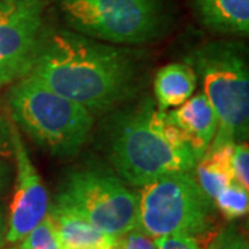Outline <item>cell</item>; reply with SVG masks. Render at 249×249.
I'll return each mask as SVG.
<instances>
[{
  "mask_svg": "<svg viewBox=\"0 0 249 249\" xmlns=\"http://www.w3.org/2000/svg\"><path fill=\"white\" fill-rule=\"evenodd\" d=\"M28 75L94 114L133 96L140 67L126 49L60 29L43 32Z\"/></svg>",
  "mask_w": 249,
  "mask_h": 249,
  "instance_id": "1",
  "label": "cell"
},
{
  "mask_svg": "<svg viewBox=\"0 0 249 249\" xmlns=\"http://www.w3.org/2000/svg\"><path fill=\"white\" fill-rule=\"evenodd\" d=\"M106 152L116 176L129 186L142 187L155 178L193 172L196 155L172 145L165 134V111L151 97L112 115L106 126Z\"/></svg>",
  "mask_w": 249,
  "mask_h": 249,
  "instance_id": "2",
  "label": "cell"
},
{
  "mask_svg": "<svg viewBox=\"0 0 249 249\" xmlns=\"http://www.w3.org/2000/svg\"><path fill=\"white\" fill-rule=\"evenodd\" d=\"M7 106L17 129L54 157L76 155L93 127L90 111L29 75L11 83Z\"/></svg>",
  "mask_w": 249,
  "mask_h": 249,
  "instance_id": "3",
  "label": "cell"
},
{
  "mask_svg": "<svg viewBox=\"0 0 249 249\" xmlns=\"http://www.w3.org/2000/svg\"><path fill=\"white\" fill-rule=\"evenodd\" d=\"M202 82V93L217 116V132L209 148L244 142L249 126V70L241 43L214 40L186 57Z\"/></svg>",
  "mask_w": 249,
  "mask_h": 249,
  "instance_id": "4",
  "label": "cell"
},
{
  "mask_svg": "<svg viewBox=\"0 0 249 249\" xmlns=\"http://www.w3.org/2000/svg\"><path fill=\"white\" fill-rule=\"evenodd\" d=\"M136 229L151 238L187 235L196 238L213 226L216 206L193 172L170 173L140 187Z\"/></svg>",
  "mask_w": 249,
  "mask_h": 249,
  "instance_id": "5",
  "label": "cell"
},
{
  "mask_svg": "<svg viewBox=\"0 0 249 249\" xmlns=\"http://www.w3.org/2000/svg\"><path fill=\"white\" fill-rule=\"evenodd\" d=\"M67 24L109 45H142L165 34V0H57Z\"/></svg>",
  "mask_w": 249,
  "mask_h": 249,
  "instance_id": "6",
  "label": "cell"
},
{
  "mask_svg": "<svg viewBox=\"0 0 249 249\" xmlns=\"http://www.w3.org/2000/svg\"><path fill=\"white\" fill-rule=\"evenodd\" d=\"M55 201L70 206L112 237L137 226L139 194L115 173L103 168L71 170Z\"/></svg>",
  "mask_w": 249,
  "mask_h": 249,
  "instance_id": "7",
  "label": "cell"
},
{
  "mask_svg": "<svg viewBox=\"0 0 249 249\" xmlns=\"http://www.w3.org/2000/svg\"><path fill=\"white\" fill-rule=\"evenodd\" d=\"M43 32V0H0V88L29 73Z\"/></svg>",
  "mask_w": 249,
  "mask_h": 249,
  "instance_id": "8",
  "label": "cell"
},
{
  "mask_svg": "<svg viewBox=\"0 0 249 249\" xmlns=\"http://www.w3.org/2000/svg\"><path fill=\"white\" fill-rule=\"evenodd\" d=\"M13 158L16 160L14 193L7 216V244H18L47 216L49 196L29 158L17 126L13 124Z\"/></svg>",
  "mask_w": 249,
  "mask_h": 249,
  "instance_id": "9",
  "label": "cell"
},
{
  "mask_svg": "<svg viewBox=\"0 0 249 249\" xmlns=\"http://www.w3.org/2000/svg\"><path fill=\"white\" fill-rule=\"evenodd\" d=\"M166 116L184 133L196 160L208 151L217 132V116L204 93L193 94L181 106L165 111Z\"/></svg>",
  "mask_w": 249,
  "mask_h": 249,
  "instance_id": "10",
  "label": "cell"
},
{
  "mask_svg": "<svg viewBox=\"0 0 249 249\" xmlns=\"http://www.w3.org/2000/svg\"><path fill=\"white\" fill-rule=\"evenodd\" d=\"M47 216L53 223L60 249H111L115 237L101 231L70 206L54 201Z\"/></svg>",
  "mask_w": 249,
  "mask_h": 249,
  "instance_id": "11",
  "label": "cell"
},
{
  "mask_svg": "<svg viewBox=\"0 0 249 249\" xmlns=\"http://www.w3.org/2000/svg\"><path fill=\"white\" fill-rule=\"evenodd\" d=\"M198 75L188 62H172L162 67L155 75L154 93L160 111L176 108L194 94Z\"/></svg>",
  "mask_w": 249,
  "mask_h": 249,
  "instance_id": "12",
  "label": "cell"
},
{
  "mask_svg": "<svg viewBox=\"0 0 249 249\" xmlns=\"http://www.w3.org/2000/svg\"><path fill=\"white\" fill-rule=\"evenodd\" d=\"M205 27L226 35L248 36L249 0H196Z\"/></svg>",
  "mask_w": 249,
  "mask_h": 249,
  "instance_id": "13",
  "label": "cell"
},
{
  "mask_svg": "<svg viewBox=\"0 0 249 249\" xmlns=\"http://www.w3.org/2000/svg\"><path fill=\"white\" fill-rule=\"evenodd\" d=\"M234 144H224L208 148V151L196 162L194 168V176L198 184L206 196L213 199V202L214 198L232 183L231 157Z\"/></svg>",
  "mask_w": 249,
  "mask_h": 249,
  "instance_id": "14",
  "label": "cell"
},
{
  "mask_svg": "<svg viewBox=\"0 0 249 249\" xmlns=\"http://www.w3.org/2000/svg\"><path fill=\"white\" fill-rule=\"evenodd\" d=\"M214 206L227 220L244 217L249 209L248 190L232 181L214 198Z\"/></svg>",
  "mask_w": 249,
  "mask_h": 249,
  "instance_id": "15",
  "label": "cell"
},
{
  "mask_svg": "<svg viewBox=\"0 0 249 249\" xmlns=\"http://www.w3.org/2000/svg\"><path fill=\"white\" fill-rule=\"evenodd\" d=\"M18 249H60L53 223L49 216L17 244Z\"/></svg>",
  "mask_w": 249,
  "mask_h": 249,
  "instance_id": "16",
  "label": "cell"
},
{
  "mask_svg": "<svg viewBox=\"0 0 249 249\" xmlns=\"http://www.w3.org/2000/svg\"><path fill=\"white\" fill-rule=\"evenodd\" d=\"M232 181L249 190V148L248 142H240L234 144L231 157Z\"/></svg>",
  "mask_w": 249,
  "mask_h": 249,
  "instance_id": "17",
  "label": "cell"
},
{
  "mask_svg": "<svg viewBox=\"0 0 249 249\" xmlns=\"http://www.w3.org/2000/svg\"><path fill=\"white\" fill-rule=\"evenodd\" d=\"M247 241L240 230L234 224H230L216 232L205 249H242Z\"/></svg>",
  "mask_w": 249,
  "mask_h": 249,
  "instance_id": "18",
  "label": "cell"
},
{
  "mask_svg": "<svg viewBox=\"0 0 249 249\" xmlns=\"http://www.w3.org/2000/svg\"><path fill=\"white\" fill-rule=\"evenodd\" d=\"M111 249H158V247L150 235L133 229L115 237L114 247Z\"/></svg>",
  "mask_w": 249,
  "mask_h": 249,
  "instance_id": "19",
  "label": "cell"
},
{
  "mask_svg": "<svg viewBox=\"0 0 249 249\" xmlns=\"http://www.w3.org/2000/svg\"><path fill=\"white\" fill-rule=\"evenodd\" d=\"M158 249H201L196 238L187 235H165L154 238Z\"/></svg>",
  "mask_w": 249,
  "mask_h": 249,
  "instance_id": "20",
  "label": "cell"
},
{
  "mask_svg": "<svg viewBox=\"0 0 249 249\" xmlns=\"http://www.w3.org/2000/svg\"><path fill=\"white\" fill-rule=\"evenodd\" d=\"M13 158V122L0 111V160Z\"/></svg>",
  "mask_w": 249,
  "mask_h": 249,
  "instance_id": "21",
  "label": "cell"
},
{
  "mask_svg": "<svg viewBox=\"0 0 249 249\" xmlns=\"http://www.w3.org/2000/svg\"><path fill=\"white\" fill-rule=\"evenodd\" d=\"M13 168L6 160H0V196H3L11 187Z\"/></svg>",
  "mask_w": 249,
  "mask_h": 249,
  "instance_id": "22",
  "label": "cell"
},
{
  "mask_svg": "<svg viewBox=\"0 0 249 249\" xmlns=\"http://www.w3.org/2000/svg\"><path fill=\"white\" fill-rule=\"evenodd\" d=\"M6 234H7V213L6 208L0 204V248L6 247Z\"/></svg>",
  "mask_w": 249,
  "mask_h": 249,
  "instance_id": "23",
  "label": "cell"
},
{
  "mask_svg": "<svg viewBox=\"0 0 249 249\" xmlns=\"http://www.w3.org/2000/svg\"><path fill=\"white\" fill-rule=\"evenodd\" d=\"M0 249H18V247L16 245V247H10V248H6V247H3V248H0Z\"/></svg>",
  "mask_w": 249,
  "mask_h": 249,
  "instance_id": "24",
  "label": "cell"
},
{
  "mask_svg": "<svg viewBox=\"0 0 249 249\" xmlns=\"http://www.w3.org/2000/svg\"><path fill=\"white\" fill-rule=\"evenodd\" d=\"M242 249H249V245H248V241L245 242V245H244V248Z\"/></svg>",
  "mask_w": 249,
  "mask_h": 249,
  "instance_id": "25",
  "label": "cell"
}]
</instances>
